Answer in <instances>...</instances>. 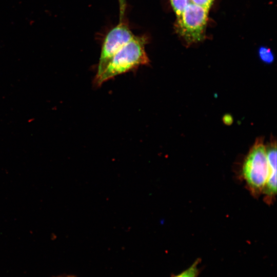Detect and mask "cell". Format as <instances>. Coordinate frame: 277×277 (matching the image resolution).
Returning <instances> with one entry per match:
<instances>
[{
  "instance_id": "obj_1",
  "label": "cell",
  "mask_w": 277,
  "mask_h": 277,
  "mask_svg": "<svg viewBox=\"0 0 277 277\" xmlns=\"http://www.w3.org/2000/svg\"><path fill=\"white\" fill-rule=\"evenodd\" d=\"M146 42L145 38L134 36L114 54L100 76L94 78L95 85L100 86L118 75L148 65L150 60L145 50Z\"/></svg>"
},
{
  "instance_id": "obj_2",
  "label": "cell",
  "mask_w": 277,
  "mask_h": 277,
  "mask_svg": "<svg viewBox=\"0 0 277 277\" xmlns=\"http://www.w3.org/2000/svg\"><path fill=\"white\" fill-rule=\"evenodd\" d=\"M242 173L248 188L254 196L262 193L269 174L265 145L262 137L256 140L243 162Z\"/></svg>"
},
{
  "instance_id": "obj_3",
  "label": "cell",
  "mask_w": 277,
  "mask_h": 277,
  "mask_svg": "<svg viewBox=\"0 0 277 277\" xmlns=\"http://www.w3.org/2000/svg\"><path fill=\"white\" fill-rule=\"evenodd\" d=\"M208 11L209 9L190 2L176 17V31L188 45L204 39Z\"/></svg>"
},
{
  "instance_id": "obj_4",
  "label": "cell",
  "mask_w": 277,
  "mask_h": 277,
  "mask_svg": "<svg viewBox=\"0 0 277 277\" xmlns=\"http://www.w3.org/2000/svg\"><path fill=\"white\" fill-rule=\"evenodd\" d=\"M134 36L128 26L122 22L107 34L102 46L94 78L100 76L114 54Z\"/></svg>"
},
{
  "instance_id": "obj_5",
  "label": "cell",
  "mask_w": 277,
  "mask_h": 277,
  "mask_svg": "<svg viewBox=\"0 0 277 277\" xmlns=\"http://www.w3.org/2000/svg\"><path fill=\"white\" fill-rule=\"evenodd\" d=\"M266 152L269 164V174L262 193L265 202L271 204L276 194V144L275 140H271L265 145Z\"/></svg>"
},
{
  "instance_id": "obj_6",
  "label": "cell",
  "mask_w": 277,
  "mask_h": 277,
  "mask_svg": "<svg viewBox=\"0 0 277 277\" xmlns=\"http://www.w3.org/2000/svg\"><path fill=\"white\" fill-rule=\"evenodd\" d=\"M200 263V260L197 259L188 268L172 277H198L200 271L199 267Z\"/></svg>"
},
{
  "instance_id": "obj_7",
  "label": "cell",
  "mask_w": 277,
  "mask_h": 277,
  "mask_svg": "<svg viewBox=\"0 0 277 277\" xmlns=\"http://www.w3.org/2000/svg\"><path fill=\"white\" fill-rule=\"evenodd\" d=\"M258 54L261 60L266 64H270L274 61L273 53L268 47H261L259 49Z\"/></svg>"
},
{
  "instance_id": "obj_8",
  "label": "cell",
  "mask_w": 277,
  "mask_h": 277,
  "mask_svg": "<svg viewBox=\"0 0 277 277\" xmlns=\"http://www.w3.org/2000/svg\"><path fill=\"white\" fill-rule=\"evenodd\" d=\"M171 6L176 14V17L180 15L187 5L190 3L189 0H170Z\"/></svg>"
},
{
  "instance_id": "obj_9",
  "label": "cell",
  "mask_w": 277,
  "mask_h": 277,
  "mask_svg": "<svg viewBox=\"0 0 277 277\" xmlns=\"http://www.w3.org/2000/svg\"><path fill=\"white\" fill-rule=\"evenodd\" d=\"M192 3L209 9L214 0H189Z\"/></svg>"
},
{
  "instance_id": "obj_10",
  "label": "cell",
  "mask_w": 277,
  "mask_h": 277,
  "mask_svg": "<svg viewBox=\"0 0 277 277\" xmlns=\"http://www.w3.org/2000/svg\"><path fill=\"white\" fill-rule=\"evenodd\" d=\"M120 7V18L121 20L125 13L126 9V0H118Z\"/></svg>"
},
{
  "instance_id": "obj_11",
  "label": "cell",
  "mask_w": 277,
  "mask_h": 277,
  "mask_svg": "<svg viewBox=\"0 0 277 277\" xmlns=\"http://www.w3.org/2000/svg\"><path fill=\"white\" fill-rule=\"evenodd\" d=\"M224 123L228 125H229L232 123L233 118L231 115L226 114L223 116V118Z\"/></svg>"
},
{
  "instance_id": "obj_12",
  "label": "cell",
  "mask_w": 277,
  "mask_h": 277,
  "mask_svg": "<svg viewBox=\"0 0 277 277\" xmlns=\"http://www.w3.org/2000/svg\"><path fill=\"white\" fill-rule=\"evenodd\" d=\"M59 277H73L72 276H59Z\"/></svg>"
}]
</instances>
